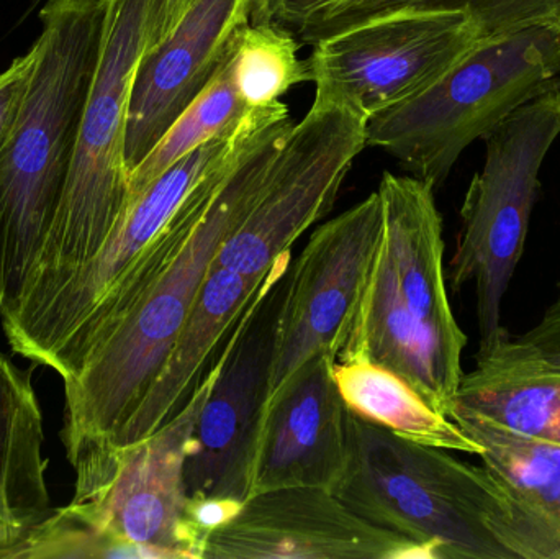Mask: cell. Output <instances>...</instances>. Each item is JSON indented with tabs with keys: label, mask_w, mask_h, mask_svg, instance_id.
<instances>
[{
	"label": "cell",
	"mask_w": 560,
	"mask_h": 559,
	"mask_svg": "<svg viewBox=\"0 0 560 559\" xmlns=\"http://www.w3.org/2000/svg\"><path fill=\"white\" fill-rule=\"evenodd\" d=\"M293 124L265 108L183 248L65 383L61 440L69 463L115 449L186 324L223 242L255 206Z\"/></svg>",
	"instance_id": "1"
},
{
	"label": "cell",
	"mask_w": 560,
	"mask_h": 559,
	"mask_svg": "<svg viewBox=\"0 0 560 559\" xmlns=\"http://www.w3.org/2000/svg\"><path fill=\"white\" fill-rule=\"evenodd\" d=\"M377 193L384 217L381 243L336 361L387 368L450 417L464 376L467 337L447 295L443 219L434 189L417 177L385 173Z\"/></svg>",
	"instance_id": "2"
},
{
	"label": "cell",
	"mask_w": 560,
	"mask_h": 559,
	"mask_svg": "<svg viewBox=\"0 0 560 559\" xmlns=\"http://www.w3.org/2000/svg\"><path fill=\"white\" fill-rule=\"evenodd\" d=\"M105 0H45L35 65L0 153V315L22 295L65 196Z\"/></svg>",
	"instance_id": "3"
},
{
	"label": "cell",
	"mask_w": 560,
	"mask_h": 559,
	"mask_svg": "<svg viewBox=\"0 0 560 559\" xmlns=\"http://www.w3.org/2000/svg\"><path fill=\"white\" fill-rule=\"evenodd\" d=\"M161 0H105L94 75L65 196L16 304L0 315L12 340L97 255L130 197L125 163L128 108L138 65L153 43Z\"/></svg>",
	"instance_id": "4"
},
{
	"label": "cell",
	"mask_w": 560,
	"mask_h": 559,
	"mask_svg": "<svg viewBox=\"0 0 560 559\" xmlns=\"http://www.w3.org/2000/svg\"><path fill=\"white\" fill-rule=\"evenodd\" d=\"M349 412V410H348ZM348 414V462L332 494L434 559H516L502 489L483 466Z\"/></svg>",
	"instance_id": "5"
},
{
	"label": "cell",
	"mask_w": 560,
	"mask_h": 559,
	"mask_svg": "<svg viewBox=\"0 0 560 559\" xmlns=\"http://www.w3.org/2000/svg\"><path fill=\"white\" fill-rule=\"evenodd\" d=\"M560 88V32L549 26L483 39L430 88L365 124V147L440 187L470 143L522 105Z\"/></svg>",
	"instance_id": "6"
},
{
	"label": "cell",
	"mask_w": 560,
	"mask_h": 559,
	"mask_svg": "<svg viewBox=\"0 0 560 559\" xmlns=\"http://www.w3.org/2000/svg\"><path fill=\"white\" fill-rule=\"evenodd\" d=\"M560 137V88L513 112L486 141V163L470 180L446 279L474 282L480 340L502 327V302L525 253L546 154Z\"/></svg>",
	"instance_id": "7"
},
{
	"label": "cell",
	"mask_w": 560,
	"mask_h": 559,
	"mask_svg": "<svg viewBox=\"0 0 560 559\" xmlns=\"http://www.w3.org/2000/svg\"><path fill=\"white\" fill-rule=\"evenodd\" d=\"M482 42L469 13L405 10L322 39L306 68L315 98L369 120L430 88Z\"/></svg>",
	"instance_id": "8"
},
{
	"label": "cell",
	"mask_w": 560,
	"mask_h": 559,
	"mask_svg": "<svg viewBox=\"0 0 560 559\" xmlns=\"http://www.w3.org/2000/svg\"><path fill=\"white\" fill-rule=\"evenodd\" d=\"M217 373L163 429L131 445L89 453L71 463L72 501L84 502L115 535L160 559H202L207 538L190 519L184 466Z\"/></svg>",
	"instance_id": "9"
},
{
	"label": "cell",
	"mask_w": 560,
	"mask_h": 559,
	"mask_svg": "<svg viewBox=\"0 0 560 559\" xmlns=\"http://www.w3.org/2000/svg\"><path fill=\"white\" fill-rule=\"evenodd\" d=\"M365 124L345 105L315 98L293 124L255 206L223 242L213 266L268 275L335 206L342 180L365 148Z\"/></svg>",
	"instance_id": "10"
},
{
	"label": "cell",
	"mask_w": 560,
	"mask_h": 559,
	"mask_svg": "<svg viewBox=\"0 0 560 559\" xmlns=\"http://www.w3.org/2000/svg\"><path fill=\"white\" fill-rule=\"evenodd\" d=\"M287 275L266 289L246 318L203 404L184 466L192 502L245 504L252 498Z\"/></svg>",
	"instance_id": "11"
},
{
	"label": "cell",
	"mask_w": 560,
	"mask_h": 559,
	"mask_svg": "<svg viewBox=\"0 0 560 559\" xmlns=\"http://www.w3.org/2000/svg\"><path fill=\"white\" fill-rule=\"evenodd\" d=\"M382 223L381 196L372 193L316 229L292 259L279 315L271 397L310 358L329 353L338 360L371 275Z\"/></svg>",
	"instance_id": "12"
},
{
	"label": "cell",
	"mask_w": 560,
	"mask_h": 559,
	"mask_svg": "<svg viewBox=\"0 0 560 559\" xmlns=\"http://www.w3.org/2000/svg\"><path fill=\"white\" fill-rule=\"evenodd\" d=\"M258 110L261 108H256L236 133L197 148L130 200L97 255L30 327L9 340L13 353L51 370L59 351L166 229L200 180L235 154L255 124Z\"/></svg>",
	"instance_id": "13"
},
{
	"label": "cell",
	"mask_w": 560,
	"mask_h": 559,
	"mask_svg": "<svg viewBox=\"0 0 560 559\" xmlns=\"http://www.w3.org/2000/svg\"><path fill=\"white\" fill-rule=\"evenodd\" d=\"M202 559H434L428 548L369 524L323 488L252 496L210 532Z\"/></svg>",
	"instance_id": "14"
},
{
	"label": "cell",
	"mask_w": 560,
	"mask_h": 559,
	"mask_svg": "<svg viewBox=\"0 0 560 559\" xmlns=\"http://www.w3.org/2000/svg\"><path fill=\"white\" fill-rule=\"evenodd\" d=\"M255 0H196L173 32L144 53L128 108V174L232 58Z\"/></svg>",
	"instance_id": "15"
},
{
	"label": "cell",
	"mask_w": 560,
	"mask_h": 559,
	"mask_svg": "<svg viewBox=\"0 0 560 559\" xmlns=\"http://www.w3.org/2000/svg\"><path fill=\"white\" fill-rule=\"evenodd\" d=\"M336 358H310L266 409L252 496L285 488L332 492L348 462V409L336 386Z\"/></svg>",
	"instance_id": "16"
},
{
	"label": "cell",
	"mask_w": 560,
	"mask_h": 559,
	"mask_svg": "<svg viewBox=\"0 0 560 559\" xmlns=\"http://www.w3.org/2000/svg\"><path fill=\"white\" fill-rule=\"evenodd\" d=\"M290 265L292 252L262 276L212 266L160 374L118 436L115 449L147 439L189 406L225 360L266 289L289 271Z\"/></svg>",
	"instance_id": "17"
},
{
	"label": "cell",
	"mask_w": 560,
	"mask_h": 559,
	"mask_svg": "<svg viewBox=\"0 0 560 559\" xmlns=\"http://www.w3.org/2000/svg\"><path fill=\"white\" fill-rule=\"evenodd\" d=\"M453 412L560 445V370L526 353L502 325L480 340L476 368L464 373L450 416Z\"/></svg>",
	"instance_id": "18"
},
{
	"label": "cell",
	"mask_w": 560,
	"mask_h": 559,
	"mask_svg": "<svg viewBox=\"0 0 560 559\" xmlns=\"http://www.w3.org/2000/svg\"><path fill=\"white\" fill-rule=\"evenodd\" d=\"M505 496L516 559H560V445L506 432L479 417L453 412Z\"/></svg>",
	"instance_id": "19"
},
{
	"label": "cell",
	"mask_w": 560,
	"mask_h": 559,
	"mask_svg": "<svg viewBox=\"0 0 560 559\" xmlns=\"http://www.w3.org/2000/svg\"><path fill=\"white\" fill-rule=\"evenodd\" d=\"M45 427L32 371L0 351V559L51 514Z\"/></svg>",
	"instance_id": "20"
},
{
	"label": "cell",
	"mask_w": 560,
	"mask_h": 559,
	"mask_svg": "<svg viewBox=\"0 0 560 559\" xmlns=\"http://www.w3.org/2000/svg\"><path fill=\"white\" fill-rule=\"evenodd\" d=\"M332 377L346 409L365 422L418 445L482 455L479 443L394 371L369 361H336Z\"/></svg>",
	"instance_id": "21"
},
{
	"label": "cell",
	"mask_w": 560,
	"mask_h": 559,
	"mask_svg": "<svg viewBox=\"0 0 560 559\" xmlns=\"http://www.w3.org/2000/svg\"><path fill=\"white\" fill-rule=\"evenodd\" d=\"M290 7L296 28L308 43L405 10L469 13L483 39L536 26L560 32V0H290Z\"/></svg>",
	"instance_id": "22"
},
{
	"label": "cell",
	"mask_w": 560,
	"mask_h": 559,
	"mask_svg": "<svg viewBox=\"0 0 560 559\" xmlns=\"http://www.w3.org/2000/svg\"><path fill=\"white\" fill-rule=\"evenodd\" d=\"M233 58V55H232ZM232 58L222 66L196 101L167 128L156 147L128 174L130 197L140 196L177 161L215 138L236 133L256 108L240 97L233 81Z\"/></svg>",
	"instance_id": "23"
},
{
	"label": "cell",
	"mask_w": 560,
	"mask_h": 559,
	"mask_svg": "<svg viewBox=\"0 0 560 559\" xmlns=\"http://www.w3.org/2000/svg\"><path fill=\"white\" fill-rule=\"evenodd\" d=\"M300 45L283 30L266 23L246 26L232 58L233 81L249 108L269 107L299 82L310 81Z\"/></svg>",
	"instance_id": "24"
},
{
	"label": "cell",
	"mask_w": 560,
	"mask_h": 559,
	"mask_svg": "<svg viewBox=\"0 0 560 559\" xmlns=\"http://www.w3.org/2000/svg\"><path fill=\"white\" fill-rule=\"evenodd\" d=\"M158 558L115 535L84 502L52 509L9 559Z\"/></svg>",
	"instance_id": "25"
},
{
	"label": "cell",
	"mask_w": 560,
	"mask_h": 559,
	"mask_svg": "<svg viewBox=\"0 0 560 559\" xmlns=\"http://www.w3.org/2000/svg\"><path fill=\"white\" fill-rule=\"evenodd\" d=\"M33 65L35 49L30 48L26 55L13 59L12 65L0 72V153L5 148L19 118Z\"/></svg>",
	"instance_id": "26"
},
{
	"label": "cell",
	"mask_w": 560,
	"mask_h": 559,
	"mask_svg": "<svg viewBox=\"0 0 560 559\" xmlns=\"http://www.w3.org/2000/svg\"><path fill=\"white\" fill-rule=\"evenodd\" d=\"M515 338L526 353L560 370V294L535 327Z\"/></svg>",
	"instance_id": "27"
},
{
	"label": "cell",
	"mask_w": 560,
	"mask_h": 559,
	"mask_svg": "<svg viewBox=\"0 0 560 559\" xmlns=\"http://www.w3.org/2000/svg\"><path fill=\"white\" fill-rule=\"evenodd\" d=\"M196 3V0H161L160 15H158L156 32L153 43L161 42L164 36L173 32L174 26L183 19L184 13Z\"/></svg>",
	"instance_id": "28"
},
{
	"label": "cell",
	"mask_w": 560,
	"mask_h": 559,
	"mask_svg": "<svg viewBox=\"0 0 560 559\" xmlns=\"http://www.w3.org/2000/svg\"><path fill=\"white\" fill-rule=\"evenodd\" d=\"M45 2V0H32V3H30V9L26 10V13L32 12L33 9H36L38 7V3Z\"/></svg>",
	"instance_id": "29"
}]
</instances>
